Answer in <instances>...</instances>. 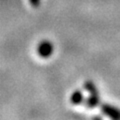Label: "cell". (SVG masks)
Here are the masks:
<instances>
[{"label":"cell","instance_id":"6da1fadb","mask_svg":"<svg viewBox=\"0 0 120 120\" xmlns=\"http://www.w3.org/2000/svg\"><path fill=\"white\" fill-rule=\"evenodd\" d=\"M37 53L41 58H48L53 53V45L49 41H42L37 46Z\"/></svg>","mask_w":120,"mask_h":120},{"label":"cell","instance_id":"7a4b0ae2","mask_svg":"<svg viewBox=\"0 0 120 120\" xmlns=\"http://www.w3.org/2000/svg\"><path fill=\"white\" fill-rule=\"evenodd\" d=\"M101 111L112 119H120V110L114 106L109 104H102L101 105Z\"/></svg>","mask_w":120,"mask_h":120},{"label":"cell","instance_id":"3957f363","mask_svg":"<svg viewBox=\"0 0 120 120\" xmlns=\"http://www.w3.org/2000/svg\"><path fill=\"white\" fill-rule=\"evenodd\" d=\"M83 93H82L80 90H75V91L71 94L70 97V102L73 105H79L80 103L83 102Z\"/></svg>","mask_w":120,"mask_h":120},{"label":"cell","instance_id":"277c9868","mask_svg":"<svg viewBox=\"0 0 120 120\" xmlns=\"http://www.w3.org/2000/svg\"><path fill=\"white\" fill-rule=\"evenodd\" d=\"M98 103H99L98 94H90V96L86 99V106L89 108H93L97 106Z\"/></svg>","mask_w":120,"mask_h":120},{"label":"cell","instance_id":"5b68a950","mask_svg":"<svg viewBox=\"0 0 120 120\" xmlns=\"http://www.w3.org/2000/svg\"><path fill=\"white\" fill-rule=\"evenodd\" d=\"M29 2H30V4H31L32 6H38L39 5V3H40V0H29Z\"/></svg>","mask_w":120,"mask_h":120}]
</instances>
